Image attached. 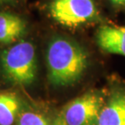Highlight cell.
I'll return each mask as SVG.
<instances>
[{"instance_id":"7c38bea8","label":"cell","mask_w":125,"mask_h":125,"mask_svg":"<svg viewBox=\"0 0 125 125\" xmlns=\"http://www.w3.org/2000/svg\"><path fill=\"white\" fill-rule=\"evenodd\" d=\"M15 1H16V0H0V4L11 3V2H13Z\"/></svg>"},{"instance_id":"52a82bcc","label":"cell","mask_w":125,"mask_h":125,"mask_svg":"<svg viewBox=\"0 0 125 125\" xmlns=\"http://www.w3.org/2000/svg\"><path fill=\"white\" fill-rule=\"evenodd\" d=\"M26 22L11 12H0V43H13L25 33Z\"/></svg>"},{"instance_id":"6da1fadb","label":"cell","mask_w":125,"mask_h":125,"mask_svg":"<svg viewBox=\"0 0 125 125\" xmlns=\"http://www.w3.org/2000/svg\"><path fill=\"white\" fill-rule=\"evenodd\" d=\"M46 65L51 84L69 85L81 78L88 65V54L76 42L56 36L47 46Z\"/></svg>"},{"instance_id":"8992f818","label":"cell","mask_w":125,"mask_h":125,"mask_svg":"<svg viewBox=\"0 0 125 125\" xmlns=\"http://www.w3.org/2000/svg\"><path fill=\"white\" fill-rule=\"evenodd\" d=\"M96 125H125V93L117 91L103 106Z\"/></svg>"},{"instance_id":"277c9868","label":"cell","mask_w":125,"mask_h":125,"mask_svg":"<svg viewBox=\"0 0 125 125\" xmlns=\"http://www.w3.org/2000/svg\"><path fill=\"white\" fill-rule=\"evenodd\" d=\"M102 107L101 95L87 93L69 102L62 115L67 125H96Z\"/></svg>"},{"instance_id":"9c48e42d","label":"cell","mask_w":125,"mask_h":125,"mask_svg":"<svg viewBox=\"0 0 125 125\" xmlns=\"http://www.w3.org/2000/svg\"><path fill=\"white\" fill-rule=\"evenodd\" d=\"M16 125H50L48 121L41 114L32 111L22 113L17 119Z\"/></svg>"},{"instance_id":"5b68a950","label":"cell","mask_w":125,"mask_h":125,"mask_svg":"<svg viewBox=\"0 0 125 125\" xmlns=\"http://www.w3.org/2000/svg\"><path fill=\"white\" fill-rule=\"evenodd\" d=\"M97 42L104 51L125 56V26L102 25L97 30Z\"/></svg>"},{"instance_id":"7a4b0ae2","label":"cell","mask_w":125,"mask_h":125,"mask_svg":"<svg viewBox=\"0 0 125 125\" xmlns=\"http://www.w3.org/2000/svg\"><path fill=\"white\" fill-rule=\"evenodd\" d=\"M0 65L4 77L16 84L27 85L34 81L37 75V57L31 42L21 41L2 51Z\"/></svg>"},{"instance_id":"ba28073f","label":"cell","mask_w":125,"mask_h":125,"mask_svg":"<svg viewBox=\"0 0 125 125\" xmlns=\"http://www.w3.org/2000/svg\"><path fill=\"white\" fill-rule=\"evenodd\" d=\"M21 104L15 94L0 93V125H12L18 117Z\"/></svg>"},{"instance_id":"3957f363","label":"cell","mask_w":125,"mask_h":125,"mask_svg":"<svg viewBox=\"0 0 125 125\" xmlns=\"http://www.w3.org/2000/svg\"><path fill=\"white\" fill-rule=\"evenodd\" d=\"M49 11L54 21L68 28L90 23L98 17L94 0H53Z\"/></svg>"},{"instance_id":"30bf717a","label":"cell","mask_w":125,"mask_h":125,"mask_svg":"<svg viewBox=\"0 0 125 125\" xmlns=\"http://www.w3.org/2000/svg\"><path fill=\"white\" fill-rule=\"evenodd\" d=\"M52 125H67V124L66 122H65L62 115H59L55 119V120L54 121V123Z\"/></svg>"},{"instance_id":"8fae6325","label":"cell","mask_w":125,"mask_h":125,"mask_svg":"<svg viewBox=\"0 0 125 125\" xmlns=\"http://www.w3.org/2000/svg\"><path fill=\"white\" fill-rule=\"evenodd\" d=\"M111 2H113L115 4H124L125 0H111Z\"/></svg>"}]
</instances>
